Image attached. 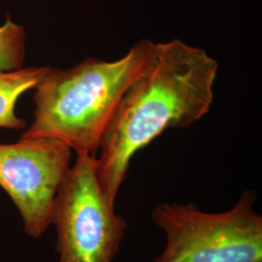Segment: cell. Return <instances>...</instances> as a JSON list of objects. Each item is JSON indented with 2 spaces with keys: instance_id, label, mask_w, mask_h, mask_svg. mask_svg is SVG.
<instances>
[{
  "instance_id": "cell-2",
  "label": "cell",
  "mask_w": 262,
  "mask_h": 262,
  "mask_svg": "<svg viewBox=\"0 0 262 262\" xmlns=\"http://www.w3.org/2000/svg\"><path fill=\"white\" fill-rule=\"evenodd\" d=\"M155 43L143 39L114 61L89 57L67 69L50 67L35 86L33 122L20 137H44L77 155L96 156L104 132Z\"/></svg>"
},
{
  "instance_id": "cell-6",
  "label": "cell",
  "mask_w": 262,
  "mask_h": 262,
  "mask_svg": "<svg viewBox=\"0 0 262 262\" xmlns=\"http://www.w3.org/2000/svg\"><path fill=\"white\" fill-rule=\"evenodd\" d=\"M49 69L50 66H23L15 70H0V128H27L28 122L17 116L16 106L19 97L35 89Z\"/></svg>"
},
{
  "instance_id": "cell-3",
  "label": "cell",
  "mask_w": 262,
  "mask_h": 262,
  "mask_svg": "<svg viewBox=\"0 0 262 262\" xmlns=\"http://www.w3.org/2000/svg\"><path fill=\"white\" fill-rule=\"evenodd\" d=\"M255 202L256 193L246 190L222 213L191 203L159 204L150 216L166 243L152 262H262V216Z\"/></svg>"
},
{
  "instance_id": "cell-1",
  "label": "cell",
  "mask_w": 262,
  "mask_h": 262,
  "mask_svg": "<svg viewBox=\"0 0 262 262\" xmlns=\"http://www.w3.org/2000/svg\"><path fill=\"white\" fill-rule=\"evenodd\" d=\"M219 64L205 50L181 40L155 43L104 132L95 156L96 175L115 204L132 158L168 128L201 120L214 101Z\"/></svg>"
},
{
  "instance_id": "cell-4",
  "label": "cell",
  "mask_w": 262,
  "mask_h": 262,
  "mask_svg": "<svg viewBox=\"0 0 262 262\" xmlns=\"http://www.w3.org/2000/svg\"><path fill=\"white\" fill-rule=\"evenodd\" d=\"M58 262H113L127 229L99 185L95 157L77 155L54 204Z\"/></svg>"
},
{
  "instance_id": "cell-5",
  "label": "cell",
  "mask_w": 262,
  "mask_h": 262,
  "mask_svg": "<svg viewBox=\"0 0 262 262\" xmlns=\"http://www.w3.org/2000/svg\"><path fill=\"white\" fill-rule=\"evenodd\" d=\"M72 150L59 141L23 138L0 144V187L18 208L26 233L39 239L52 225L57 191L70 169Z\"/></svg>"
},
{
  "instance_id": "cell-7",
  "label": "cell",
  "mask_w": 262,
  "mask_h": 262,
  "mask_svg": "<svg viewBox=\"0 0 262 262\" xmlns=\"http://www.w3.org/2000/svg\"><path fill=\"white\" fill-rule=\"evenodd\" d=\"M26 42L25 28L15 24L8 15L0 26V70H15L24 66Z\"/></svg>"
}]
</instances>
